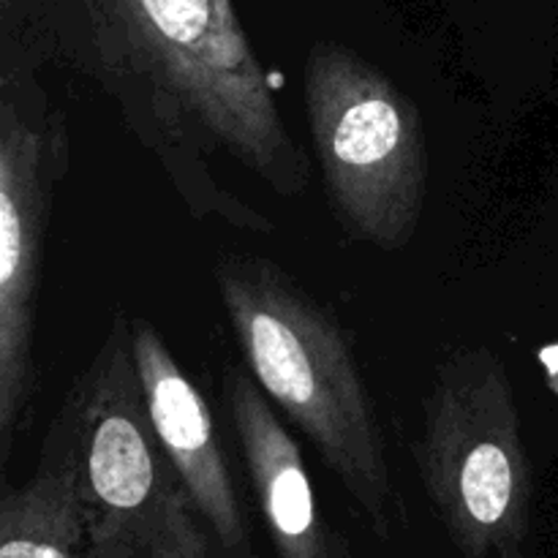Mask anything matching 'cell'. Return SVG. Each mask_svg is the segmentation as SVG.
<instances>
[{"label": "cell", "instance_id": "6da1fadb", "mask_svg": "<svg viewBox=\"0 0 558 558\" xmlns=\"http://www.w3.org/2000/svg\"><path fill=\"white\" fill-rule=\"evenodd\" d=\"M216 283L254 379L308 436L371 529L390 537V466L347 330L265 259L229 256L216 267Z\"/></svg>", "mask_w": 558, "mask_h": 558}, {"label": "cell", "instance_id": "7a4b0ae2", "mask_svg": "<svg viewBox=\"0 0 558 558\" xmlns=\"http://www.w3.org/2000/svg\"><path fill=\"white\" fill-rule=\"evenodd\" d=\"M104 16L114 54L150 85L161 120L196 125L276 194L308 185V161L232 0H104Z\"/></svg>", "mask_w": 558, "mask_h": 558}, {"label": "cell", "instance_id": "3957f363", "mask_svg": "<svg viewBox=\"0 0 558 558\" xmlns=\"http://www.w3.org/2000/svg\"><path fill=\"white\" fill-rule=\"evenodd\" d=\"M412 456L458 554H521L534 477L510 374L494 349H461L439 365Z\"/></svg>", "mask_w": 558, "mask_h": 558}, {"label": "cell", "instance_id": "277c9868", "mask_svg": "<svg viewBox=\"0 0 558 558\" xmlns=\"http://www.w3.org/2000/svg\"><path fill=\"white\" fill-rule=\"evenodd\" d=\"M322 178L349 238L401 251L428 185L420 109L390 76L338 44H316L303 74Z\"/></svg>", "mask_w": 558, "mask_h": 558}, {"label": "cell", "instance_id": "5b68a950", "mask_svg": "<svg viewBox=\"0 0 558 558\" xmlns=\"http://www.w3.org/2000/svg\"><path fill=\"white\" fill-rule=\"evenodd\" d=\"M63 417L93 558H129L140 545H156L189 490L158 445L136 374L131 322L114 325Z\"/></svg>", "mask_w": 558, "mask_h": 558}, {"label": "cell", "instance_id": "8992f818", "mask_svg": "<svg viewBox=\"0 0 558 558\" xmlns=\"http://www.w3.org/2000/svg\"><path fill=\"white\" fill-rule=\"evenodd\" d=\"M52 199V147L5 98L0 109V439L9 452L33 390V322Z\"/></svg>", "mask_w": 558, "mask_h": 558}, {"label": "cell", "instance_id": "52a82bcc", "mask_svg": "<svg viewBox=\"0 0 558 558\" xmlns=\"http://www.w3.org/2000/svg\"><path fill=\"white\" fill-rule=\"evenodd\" d=\"M131 349L158 445L174 474L199 515L218 534L223 550L234 558H251L248 529L205 396L145 319L131 322Z\"/></svg>", "mask_w": 558, "mask_h": 558}, {"label": "cell", "instance_id": "ba28073f", "mask_svg": "<svg viewBox=\"0 0 558 558\" xmlns=\"http://www.w3.org/2000/svg\"><path fill=\"white\" fill-rule=\"evenodd\" d=\"M223 396L276 556L341 558L336 537L316 510L298 441L272 412L259 381L245 371L227 368Z\"/></svg>", "mask_w": 558, "mask_h": 558}, {"label": "cell", "instance_id": "9c48e42d", "mask_svg": "<svg viewBox=\"0 0 558 558\" xmlns=\"http://www.w3.org/2000/svg\"><path fill=\"white\" fill-rule=\"evenodd\" d=\"M87 532L80 474L69 450L47 461L0 507V558H74Z\"/></svg>", "mask_w": 558, "mask_h": 558}, {"label": "cell", "instance_id": "30bf717a", "mask_svg": "<svg viewBox=\"0 0 558 558\" xmlns=\"http://www.w3.org/2000/svg\"><path fill=\"white\" fill-rule=\"evenodd\" d=\"M512 558H526V556H523V554H518V556H512Z\"/></svg>", "mask_w": 558, "mask_h": 558}]
</instances>
